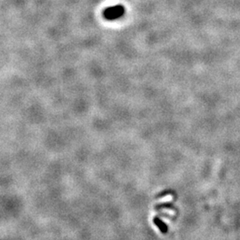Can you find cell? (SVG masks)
<instances>
[{
  "label": "cell",
  "instance_id": "obj_1",
  "mask_svg": "<svg viewBox=\"0 0 240 240\" xmlns=\"http://www.w3.org/2000/svg\"><path fill=\"white\" fill-rule=\"evenodd\" d=\"M153 222H154V223H155V225H157L158 227V229L160 230V231L162 232V233H166L167 232V226H166V224L163 222V221H161L159 218H154V220H153Z\"/></svg>",
  "mask_w": 240,
  "mask_h": 240
},
{
  "label": "cell",
  "instance_id": "obj_2",
  "mask_svg": "<svg viewBox=\"0 0 240 240\" xmlns=\"http://www.w3.org/2000/svg\"><path fill=\"white\" fill-rule=\"evenodd\" d=\"M121 12V10H120V9L114 8V10H112V12H111V13H109L108 15H109V16H113V17H115V16H117V13H118V12Z\"/></svg>",
  "mask_w": 240,
  "mask_h": 240
}]
</instances>
